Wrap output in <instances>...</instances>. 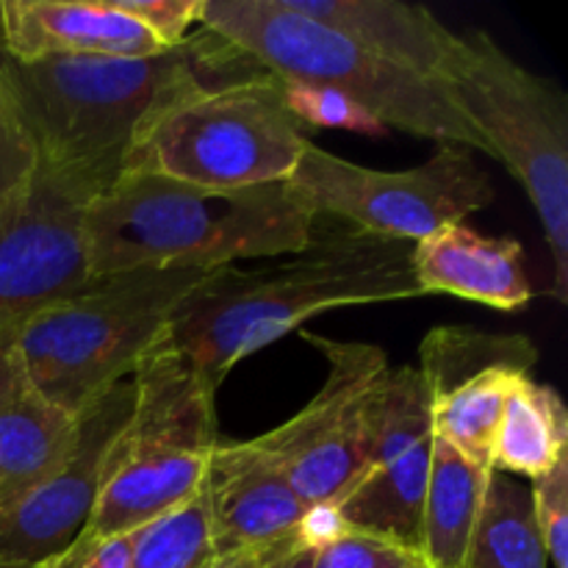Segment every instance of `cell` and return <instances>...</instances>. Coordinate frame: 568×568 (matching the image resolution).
<instances>
[{"label":"cell","instance_id":"21","mask_svg":"<svg viewBox=\"0 0 568 568\" xmlns=\"http://www.w3.org/2000/svg\"><path fill=\"white\" fill-rule=\"evenodd\" d=\"M568 455V410L547 383L521 377L505 403L491 449V469L510 477L547 475Z\"/></svg>","mask_w":568,"mask_h":568},{"label":"cell","instance_id":"20","mask_svg":"<svg viewBox=\"0 0 568 568\" xmlns=\"http://www.w3.org/2000/svg\"><path fill=\"white\" fill-rule=\"evenodd\" d=\"M75 438V416L39 397L20 377L0 397V503L42 480Z\"/></svg>","mask_w":568,"mask_h":568},{"label":"cell","instance_id":"9","mask_svg":"<svg viewBox=\"0 0 568 568\" xmlns=\"http://www.w3.org/2000/svg\"><path fill=\"white\" fill-rule=\"evenodd\" d=\"M316 216H336L372 236L422 242L486 209L494 186L460 144H438L419 166L399 172L369 170L305 142L288 178Z\"/></svg>","mask_w":568,"mask_h":568},{"label":"cell","instance_id":"2","mask_svg":"<svg viewBox=\"0 0 568 568\" xmlns=\"http://www.w3.org/2000/svg\"><path fill=\"white\" fill-rule=\"evenodd\" d=\"M264 70L216 33H189L181 44L144 59L50 55L9 59L22 114L50 170L81 178L98 194L122 175L139 128L172 100L211 83Z\"/></svg>","mask_w":568,"mask_h":568},{"label":"cell","instance_id":"28","mask_svg":"<svg viewBox=\"0 0 568 568\" xmlns=\"http://www.w3.org/2000/svg\"><path fill=\"white\" fill-rule=\"evenodd\" d=\"M116 11L136 20L164 50H172L200 26L203 0H109Z\"/></svg>","mask_w":568,"mask_h":568},{"label":"cell","instance_id":"4","mask_svg":"<svg viewBox=\"0 0 568 568\" xmlns=\"http://www.w3.org/2000/svg\"><path fill=\"white\" fill-rule=\"evenodd\" d=\"M214 270H133L92 277L9 331L22 381L70 416L128 381L183 300Z\"/></svg>","mask_w":568,"mask_h":568},{"label":"cell","instance_id":"24","mask_svg":"<svg viewBox=\"0 0 568 568\" xmlns=\"http://www.w3.org/2000/svg\"><path fill=\"white\" fill-rule=\"evenodd\" d=\"M39 164L37 142L9 75V55L0 50V203L26 192Z\"/></svg>","mask_w":568,"mask_h":568},{"label":"cell","instance_id":"1","mask_svg":"<svg viewBox=\"0 0 568 568\" xmlns=\"http://www.w3.org/2000/svg\"><path fill=\"white\" fill-rule=\"evenodd\" d=\"M416 297L425 294L416 283L414 242L344 227L314 233L303 253L258 270H214L175 311L166 342L216 394L239 361L314 316Z\"/></svg>","mask_w":568,"mask_h":568},{"label":"cell","instance_id":"13","mask_svg":"<svg viewBox=\"0 0 568 568\" xmlns=\"http://www.w3.org/2000/svg\"><path fill=\"white\" fill-rule=\"evenodd\" d=\"M131 410L133 381L128 377L75 416V438L53 471L0 503V566H48L87 530L105 455Z\"/></svg>","mask_w":568,"mask_h":568},{"label":"cell","instance_id":"26","mask_svg":"<svg viewBox=\"0 0 568 568\" xmlns=\"http://www.w3.org/2000/svg\"><path fill=\"white\" fill-rule=\"evenodd\" d=\"M532 516L552 568H568V455L530 486Z\"/></svg>","mask_w":568,"mask_h":568},{"label":"cell","instance_id":"7","mask_svg":"<svg viewBox=\"0 0 568 568\" xmlns=\"http://www.w3.org/2000/svg\"><path fill=\"white\" fill-rule=\"evenodd\" d=\"M305 142L283 81L258 70L161 105L139 128L122 175H159L205 189L286 183Z\"/></svg>","mask_w":568,"mask_h":568},{"label":"cell","instance_id":"6","mask_svg":"<svg viewBox=\"0 0 568 568\" xmlns=\"http://www.w3.org/2000/svg\"><path fill=\"white\" fill-rule=\"evenodd\" d=\"M133 410L111 442L100 494L83 536H128L194 499L216 430V394L166 342V331L131 375Z\"/></svg>","mask_w":568,"mask_h":568},{"label":"cell","instance_id":"27","mask_svg":"<svg viewBox=\"0 0 568 568\" xmlns=\"http://www.w3.org/2000/svg\"><path fill=\"white\" fill-rule=\"evenodd\" d=\"M314 568H427L419 552L369 532L347 530L316 552Z\"/></svg>","mask_w":568,"mask_h":568},{"label":"cell","instance_id":"23","mask_svg":"<svg viewBox=\"0 0 568 568\" xmlns=\"http://www.w3.org/2000/svg\"><path fill=\"white\" fill-rule=\"evenodd\" d=\"M214 560L209 521L197 494L172 514L136 530L128 568H211Z\"/></svg>","mask_w":568,"mask_h":568},{"label":"cell","instance_id":"19","mask_svg":"<svg viewBox=\"0 0 568 568\" xmlns=\"http://www.w3.org/2000/svg\"><path fill=\"white\" fill-rule=\"evenodd\" d=\"M491 469L433 438L430 477L422 508L419 558L427 568H464Z\"/></svg>","mask_w":568,"mask_h":568},{"label":"cell","instance_id":"10","mask_svg":"<svg viewBox=\"0 0 568 568\" xmlns=\"http://www.w3.org/2000/svg\"><path fill=\"white\" fill-rule=\"evenodd\" d=\"M303 336L325 355V383L297 416L253 442L281 466L305 505L336 503L366 469L377 397L392 364L375 344Z\"/></svg>","mask_w":568,"mask_h":568},{"label":"cell","instance_id":"8","mask_svg":"<svg viewBox=\"0 0 568 568\" xmlns=\"http://www.w3.org/2000/svg\"><path fill=\"white\" fill-rule=\"evenodd\" d=\"M444 89L525 186L552 253V294L568 300V98L555 78L510 59L486 31L458 33Z\"/></svg>","mask_w":568,"mask_h":568},{"label":"cell","instance_id":"14","mask_svg":"<svg viewBox=\"0 0 568 568\" xmlns=\"http://www.w3.org/2000/svg\"><path fill=\"white\" fill-rule=\"evenodd\" d=\"M433 438L430 399L419 369L392 366L377 397L375 438L366 469L336 499L349 530L419 552Z\"/></svg>","mask_w":568,"mask_h":568},{"label":"cell","instance_id":"33","mask_svg":"<svg viewBox=\"0 0 568 568\" xmlns=\"http://www.w3.org/2000/svg\"><path fill=\"white\" fill-rule=\"evenodd\" d=\"M17 381V366L11 361L9 353V336L0 338V397L11 388V383Z\"/></svg>","mask_w":568,"mask_h":568},{"label":"cell","instance_id":"25","mask_svg":"<svg viewBox=\"0 0 568 568\" xmlns=\"http://www.w3.org/2000/svg\"><path fill=\"white\" fill-rule=\"evenodd\" d=\"M283 94H286L288 111L297 116L300 125L308 122V125L316 128H344V131L369 133V136H377V133L386 131L358 103L344 98L342 92H333V89L283 81Z\"/></svg>","mask_w":568,"mask_h":568},{"label":"cell","instance_id":"31","mask_svg":"<svg viewBox=\"0 0 568 568\" xmlns=\"http://www.w3.org/2000/svg\"><path fill=\"white\" fill-rule=\"evenodd\" d=\"M292 536H286L283 541H277V544H272V547L247 549V552H233V555H225V558H216L211 568H270L272 560L281 555V549L292 541Z\"/></svg>","mask_w":568,"mask_h":568},{"label":"cell","instance_id":"5","mask_svg":"<svg viewBox=\"0 0 568 568\" xmlns=\"http://www.w3.org/2000/svg\"><path fill=\"white\" fill-rule=\"evenodd\" d=\"M200 28L231 42L281 81L342 92L383 128L491 155L442 81L369 53L281 0H203Z\"/></svg>","mask_w":568,"mask_h":568},{"label":"cell","instance_id":"32","mask_svg":"<svg viewBox=\"0 0 568 568\" xmlns=\"http://www.w3.org/2000/svg\"><path fill=\"white\" fill-rule=\"evenodd\" d=\"M316 564V549L303 547L297 541V536H292V541L281 549L275 560H272L270 568H314Z\"/></svg>","mask_w":568,"mask_h":568},{"label":"cell","instance_id":"30","mask_svg":"<svg viewBox=\"0 0 568 568\" xmlns=\"http://www.w3.org/2000/svg\"><path fill=\"white\" fill-rule=\"evenodd\" d=\"M347 530L349 527L347 521L342 519V514H338L336 503H316L305 508L303 519L294 527V536H297V541L303 544V547L320 552V549H325L327 544L342 538Z\"/></svg>","mask_w":568,"mask_h":568},{"label":"cell","instance_id":"16","mask_svg":"<svg viewBox=\"0 0 568 568\" xmlns=\"http://www.w3.org/2000/svg\"><path fill=\"white\" fill-rule=\"evenodd\" d=\"M3 53L14 61L50 55L144 59L164 53L159 42L109 0H0Z\"/></svg>","mask_w":568,"mask_h":568},{"label":"cell","instance_id":"35","mask_svg":"<svg viewBox=\"0 0 568 568\" xmlns=\"http://www.w3.org/2000/svg\"><path fill=\"white\" fill-rule=\"evenodd\" d=\"M0 568H14V566H0Z\"/></svg>","mask_w":568,"mask_h":568},{"label":"cell","instance_id":"12","mask_svg":"<svg viewBox=\"0 0 568 568\" xmlns=\"http://www.w3.org/2000/svg\"><path fill=\"white\" fill-rule=\"evenodd\" d=\"M419 353L433 436L471 464L491 469L494 436L505 403L521 377H532L536 344L527 336L442 325L427 333Z\"/></svg>","mask_w":568,"mask_h":568},{"label":"cell","instance_id":"17","mask_svg":"<svg viewBox=\"0 0 568 568\" xmlns=\"http://www.w3.org/2000/svg\"><path fill=\"white\" fill-rule=\"evenodd\" d=\"M422 294H453L494 311H521L532 300L525 250L510 236H486L449 225L414 244Z\"/></svg>","mask_w":568,"mask_h":568},{"label":"cell","instance_id":"34","mask_svg":"<svg viewBox=\"0 0 568 568\" xmlns=\"http://www.w3.org/2000/svg\"><path fill=\"white\" fill-rule=\"evenodd\" d=\"M0 50H3V20H0Z\"/></svg>","mask_w":568,"mask_h":568},{"label":"cell","instance_id":"22","mask_svg":"<svg viewBox=\"0 0 568 568\" xmlns=\"http://www.w3.org/2000/svg\"><path fill=\"white\" fill-rule=\"evenodd\" d=\"M530 488L491 469L464 568H547Z\"/></svg>","mask_w":568,"mask_h":568},{"label":"cell","instance_id":"29","mask_svg":"<svg viewBox=\"0 0 568 568\" xmlns=\"http://www.w3.org/2000/svg\"><path fill=\"white\" fill-rule=\"evenodd\" d=\"M133 536H78L59 558L42 568H128L133 552Z\"/></svg>","mask_w":568,"mask_h":568},{"label":"cell","instance_id":"3","mask_svg":"<svg viewBox=\"0 0 568 568\" xmlns=\"http://www.w3.org/2000/svg\"><path fill=\"white\" fill-rule=\"evenodd\" d=\"M320 216L292 183L205 189L120 175L89 200L83 244L92 277L133 270H222L303 253Z\"/></svg>","mask_w":568,"mask_h":568},{"label":"cell","instance_id":"15","mask_svg":"<svg viewBox=\"0 0 568 568\" xmlns=\"http://www.w3.org/2000/svg\"><path fill=\"white\" fill-rule=\"evenodd\" d=\"M200 499L214 558L283 541L308 508L288 486L281 466L255 442L216 444Z\"/></svg>","mask_w":568,"mask_h":568},{"label":"cell","instance_id":"18","mask_svg":"<svg viewBox=\"0 0 568 568\" xmlns=\"http://www.w3.org/2000/svg\"><path fill=\"white\" fill-rule=\"evenodd\" d=\"M286 9L333 28L369 53L416 75L444 81L458 33L449 31L425 6L397 0H281Z\"/></svg>","mask_w":568,"mask_h":568},{"label":"cell","instance_id":"11","mask_svg":"<svg viewBox=\"0 0 568 568\" xmlns=\"http://www.w3.org/2000/svg\"><path fill=\"white\" fill-rule=\"evenodd\" d=\"M92 197L98 189L81 178L39 164L31 186L0 203V338L92 281L83 244Z\"/></svg>","mask_w":568,"mask_h":568}]
</instances>
